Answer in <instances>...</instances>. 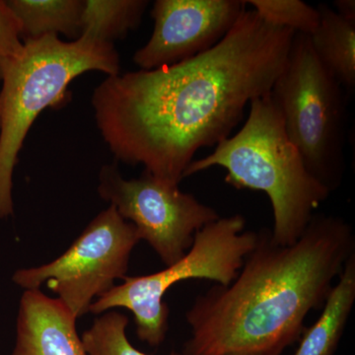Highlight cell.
<instances>
[{"label":"cell","instance_id":"1","mask_svg":"<svg viewBox=\"0 0 355 355\" xmlns=\"http://www.w3.org/2000/svg\"><path fill=\"white\" fill-rule=\"evenodd\" d=\"M294 35L245 9L218 44L197 57L107 76L91 104L116 162L144 165L179 184L196 153L228 139L252 100L272 91Z\"/></svg>","mask_w":355,"mask_h":355},{"label":"cell","instance_id":"2","mask_svg":"<svg viewBox=\"0 0 355 355\" xmlns=\"http://www.w3.org/2000/svg\"><path fill=\"white\" fill-rule=\"evenodd\" d=\"M258 233L236 279L212 286L186 313L191 336L183 355H282L355 253L354 229L340 216L315 214L287 246L266 229Z\"/></svg>","mask_w":355,"mask_h":355},{"label":"cell","instance_id":"3","mask_svg":"<svg viewBox=\"0 0 355 355\" xmlns=\"http://www.w3.org/2000/svg\"><path fill=\"white\" fill-rule=\"evenodd\" d=\"M221 167L225 183L238 190L260 191L270 200L273 241L294 244L304 233L315 210L331 191L311 174L284 130L282 112L270 92L250 103L241 130L205 157L193 160L184 178Z\"/></svg>","mask_w":355,"mask_h":355},{"label":"cell","instance_id":"4","mask_svg":"<svg viewBox=\"0 0 355 355\" xmlns=\"http://www.w3.org/2000/svg\"><path fill=\"white\" fill-rule=\"evenodd\" d=\"M88 71L116 76L114 44L87 36L62 41L46 36L25 42L22 58L7 69L0 89V219L13 216V174L28 132L44 110L69 101L70 83Z\"/></svg>","mask_w":355,"mask_h":355},{"label":"cell","instance_id":"5","mask_svg":"<svg viewBox=\"0 0 355 355\" xmlns=\"http://www.w3.org/2000/svg\"><path fill=\"white\" fill-rule=\"evenodd\" d=\"M272 94L284 130L318 181L334 191L345 172L347 100L340 84L319 62L309 36L295 33Z\"/></svg>","mask_w":355,"mask_h":355},{"label":"cell","instance_id":"6","mask_svg":"<svg viewBox=\"0 0 355 355\" xmlns=\"http://www.w3.org/2000/svg\"><path fill=\"white\" fill-rule=\"evenodd\" d=\"M241 214L220 217L198 231L193 243L171 266L151 275L125 277L91 304L89 312L101 315L114 308L132 313L140 340L159 347L169 328L170 310L163 301L167 291L179 282L207 279L227 286L237 277L245 259L258 241L259 233L245 230Z\"/></svg>","mask_w":355,"mask_h":355},{"label":"cell","instance_id":"7","mask_svg":"<svg viewBox=\"0 0 355 355\" xmlns=\"http://www.w3.org/2000/svg\"><path fill=\"white\" fill-rule=\"evenodd\" d=\"M139 241L135 225L109 205L62 256L46 265L16 270L12 280L24 291L46 284L78 319L89 312L94 298L127 277L130 254Z\"/></svg>","mask_w":355,"mask_h":355},{"label":"cell","instance_id":"8","mask_svg":"<svg viewBox=\"0 0 355 355\" xmlns=\"http://www.w3.org/2000/svg\"><path fill=\"white\" fill-rule=\"evenodd\" d=\"M98 193L137 228L166 266L183 258L198 231L220 218L218 212L200 202L179 184L159 179L147 170L139 178L121 176L118 163L103 166Z\"/></svg>","mask_w":355,"mask_h":355},{"label":"cell","instance_id":"9","mask_svg":"<svg viewBox=\"0 0 355 355\" xmlns=\"http://www.w3.org/2000/svg\"><path fill=\"white\" fill-rule=\"evenodd\" d=\"M246 6L243 0H156L153 34L133 62L153 70L197 57L230 32Z\"/></svg>","mask_w":355,"mask_h":355},{"label":"cell","instance_id":"10","mask_svg":"<svg viewBox=\"0 0 355 355\" xmlns=\"http://www.w3.org/2000/svg\"><path fill=\"white\" fill-rule=\"evenodd\" d=\"M76 320L58 298L40 289L25 291L12 355H88L77 333Z\"/></svg>","mask_w":355,"mask_h":355},{"label":"cell","instance_id":"11","mask_svg":"<svg viewBox=\"0 0 355 355\" xmlns=\"http://www.w3.org/2000/svg\"><path fill=\"white\" fill-rule=\"evenodd\" d=\"M354 303L355 253L331 287L317 321L303 331L293 355H335Z\"/></svg>","mask_w":355,"mask_h":355},{"label":"cell","instance_id":"12","mask_svg":"<svg viewBox=\"0 0 355 355\" xmlns=\"http://www.w3.org/2000/svg\"><path fill=\"white\" fill-rule=\"evenodd\" d=\"M317 9L320 22L309 36L311 46L324 69L350 98L355 89V20L338 15L327 4H319Z\"/></svg>","mask_w":355,"mask_h":355},{"label":"cell","instance_id":"13","mask_svg":"<svg viewBox=\"0 0 355 355\" xmlns=\"http://www.w3.org/2000/svg\"><path fill=\"white\" fill-rule=\"evenodd\" d=\"M17 16L23 41L64 35L80 38L85 0H7Z\"/></svg>","mask_w":355,"mask_h":355},{"label":"cell","instance_id":"14","mask_svg":"<svg viewBox=\"0 0 355 355\" xmlns=\"http://www.w3.org/2000/svg\"><path fill=\"white\" fill-rule=\"evenodd\" d=\"M148 6L147 0H85L81 36L109 44L125 39L141 24Z\"/></svg>","mask_w":355,"mask_h":355},{"label":"cell","instance_id":"15","mask_svg":"<svg viewBox=\"0 0 355 355\" xmlns=\"http://www.w3.org/2000/svg\"><path fill=\"white\" fill-rule=\"evenodd\" d=\"M128 317L116 311H107L95 319L90 329L84 331V349L88 355H147L135 349L128 340ZM170 355H183L173 352Z\"/></svg>","mask_w":355,"mask_h":355},{"label":"cell","instance_id":"16","mask_svg":"<svg viewBox=\"0 0 355 355\" xmlns=\"http://www.w3.org/2000/svg\"><path fill=\"white\" fill-rule=\"evenodd\" d=\"M245 3L270 24L294 33L310 36L319 25L318 9L301 0H249Z\"/></svg>","mask_w":355,"mask_h":355},{"label":"cell","instance_id":"17","mask_svg":"<svg viewBox=\"0 0 355 355\" xmlns=\"http://www.w3.org/2000/svg\"><path fill=\"white\" fill-rule=\"evenodd\" d=\"M25 43L17 16L7 0H0V83L4 72L22 58Z\"/></svg>","mask_w":355,"mask_h":355},{"label":"cell","instance_id":"18","mask_svg":"<svg viewBox=\"0 0 355 355\" xmlns=\"http://www.w3.org/2000/svg\"><path fill=\"white\" fill-rule=\"evenodd\" d=\"M335 11L338 15L347 19L355 20V1L354 0H336L334 2Z\"/></svg>","mask_w":355,"mask_h":355},{"label":"cell","instance_id":"19","mask_svg":"<svg viewBox=\"0 0 355 355\" xmlns=\"http://www.w3.org/2000/svg\"><path fill=\"white\" fill-rule=\"evenodd\" d=\"M231 355H247V354H231Z\"/></svg>","mask_w":355,"mask_h":355}]
</instances>
